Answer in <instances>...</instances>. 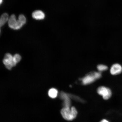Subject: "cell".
Wrapping results in <instances>:
<instances>
[{
    "instance_id": "1",
    "label": "cell",
    "mask_w": 122,
    "mask_h": 122,
    "mask_svg": "<svg viewBox=\"0 0 122 122\" xmlns=\"http://www.w3.org/2000/svg\"><path fill=\"white\" fill-rule=\"evenodd\" d=\"M61 113L63 118L68 121H71L76 118L77 112L74 107H63L61 111Z\"/></svg>"
},
{
    "instance_id": "2",
    "label": "cell",
    "mask_w": 122,
    "mask_h": 122,
    "mask_svg": "<svg viewBox=\"0 0 122 122\" xmlns=\"http://www.w3.org/2000/svg\"><path fill=\"white\" fill-rule=\"evenodd\" d=\"M102 77V74L100 72H93L88 74L82 78V84L84 85L91 84Z\"/></svg>"
},
{
    "instance_id": "3",
    "label": "cell",
    "mask_w": 122,
    "mask_h": 122,
    "mask_svg": "<svg viewBox=\"0 0 122 122\" xmlns=\"http://www.w3.org/2000/svg\"><path fill=\"white\" fill-rule=\"evenodd\" d=\"M8 25L12 29L17 30L22 28L24 25L19 20H16V16L14 14H12L9 17Z\"/></svg>"
},
{
    "instance_id": "4",
    "label": "cell",
    "mask_w": 122,
    "mask_h": 122,
    "mask_svg": "<svg viewBox=\"0 0 122 122\" xmlns=\"http://www.w3.org/2000/svg\"><path fill=\"white\" fill-rule=\"evenodd\" d=\"M97 92L99 95L102 96L103 99L105 100L109 99L112 95L111 90L103 86H100L97 88Z\"/></svg>"
},
{
    "instance_id": "5",
    "label": "cell",
    "mask_w": 122,
    "mask_h": 122,
    "mask_svg": "<svg viewBox=\"0 0 122 122\" xmlns=\"http://www.w3.org/2000/svg\"><path fill=\"white\" fill-rule=\"evenodd\" d=\"M3 62L6 68L8 69L11 70L13 67L16 66L13 60V56L9 53L5 55L4 58Z\"/></svg>"
},
{
    "instance_id": "6",
    "label": "cell",
    "mask_w": 122,
    "mask_h": 122,
    "mask_svg": "<svg viewBox=\"0 0 122 122\" xmlns=\"http://www.w3.org/2000/svg\"><path fill=\"white\" fill-rule=\"evenodd\" d=\"M60 97L61 99L63 100L64 107H71V104L70 94L62 92L60 93Z\"/></svg>"
},
{
    "instance_id": "7",
    "label": "cell",
    "mask_w": 122,
    "mask_h": 122,
    "mask_svg": "<svg viewBox=\"0 0 122 122\" xmlns=\"http://www.w3.org/2000/svg\"><path fill=\"white\" fill-rule=\"evenodd\" d=\"M33 19L37 20H43L45 19L46 15L45 13L40 10H36L33 11L32 14Z\"/></svg>"
},
{
    "instance_id": "8",
    "label": "cell",
    "mask_w": 122,
    "mask_h": 122,
    "mask_svg": "<svg viewBox=\"0 0 122 122\" xmlns=\"http://www.w3.org/2000/svg\"><path fill=\"white\" fill-rule=\"evenodd\" d=\"M122 71V67L118 64H115L112 65L110 69V72L112 75H117L121 73Z\"/></svg>"
},
{
    "instance_id": "9",
    "label": "cell",
    "mask_w": 122,
    "mask_h": 122,
    "mask_svg": "<svg viewBox=\"0 0 122 122\" xmlns=\"http://www.w3.org/2000/svg\"><path fill=\"white\" fill-rule=\"evenodd\" d=\"M9 19V15L7 13H4L1 15L0 19V26L1 28L5 25Z\"/></svg>"
},
{
    "instance_id": "10",
    "label": "cell",
    "mask_w": 122,
    "mask_h": 122,
    "mask_svg": "<svg viewBox=\"0 0 122 122\" xmlns=\"http://www.w3.org/2000/svg\"><path fill=\"white\" fill-rule=\"evenodd\" d=\"M58 91L55 88H51L48 91V94L49 97L52 98H56L57 97Z\"/></svg>"
},
{
    "instance_id": "11",
    "label": "cell",
    "mask_w": 122,
    "mask_h": 122,
    "mask_svg": "<svg viewBox=\"0 0 122 122\" xmlns=\"http://www.w3.org/2000/svg\"><path fill=\"white\" fill-rule=\"evenodd\" d=\"M21 59V56L19 54H16L13 56V60L15 64L16 65L20 61Z\"/></svg>"
},
{
    "instance_id": "12",
    "label": "cell",
    "mask_w": 122,
    "mask_h": 122,
    "mask_svg": "<svg viewBox=\"0 0 122 122\" xmlns=\"http://www.w3.org/2000/svg\"><path fill=\"white\" fill-rule=\"evenodd\" d=\"M18 20L22 23L24 25L26 23L27 20L25 17L23 15L21 14L19 16Z\"/></svg>"
},
{
    "instance_id": "13",
    "label": "cell",
    "mask_w": 122,
    "mask_h": 122,
    "mask_svg": "<svg viewBox=\"0 0 122 122\" xmlns=\"http://www.w3.org/2000/svg\"><path fill=\"white\" fill-rule=\"evenodd\" d=\"M97 68L99 71H106L108 69V67L106 65H99L97 66Z\"/></svg>"
},
{
    "instance_id": "14",
    "label": "cell",
    "mask_w": 122,
    "mask_h": 122,
    "mask_svg": "<svg viewBox=\"0 0 122 122\" xmlns=\"http://www.w3.org/2000/svg\"><path fill=\"white\" fill-rule=\"evenodd\" d=\"M100 122H109L106 120L103 119Z\"/></svg>"
},
{
    "instance_id": "15",
    "label": "cell",
    "mask_w": 122,
    "mask_h": 122,
    "mask_svg": "<svg viewBox=\"0 0 122 122\" xmlns=\"http://www.w3.org/2000/svg\"><path fill=\"white\" fill-rule=\"evenodd\" d=\"M3 0H0V4L1 5L2 3Z\"/></svg>"
}]
</instances>
